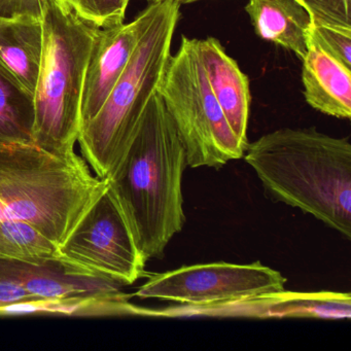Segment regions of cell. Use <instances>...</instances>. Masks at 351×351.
<instances>
[{"label": "cell", "mask_w": 351, "mask_h": 351, "mask_svg": "<svg viewBox=\"0 0 351 351\" xmlns=\"http://www.w3.org/2000/svg\"><path fill=\"white\" fill-rule=\"evenodd\" d=\"M244 161L274 200L351 239V145L315 128H283L248 143Z\"/></svg>", "instance_id": "2"}, {"label": "cell", "mask_w": 351, "mask_h": 351, "mask_svg": "<svg viewBox=\"0 0 351 351\" xmlns=\"http://www.w3.org/2000/svg\"><path fill=\"white\" fill-rule=\"evenodd\" d=\"M153 3L129 23L100 28L90 54L84 80L81 127L101 110L126 69L151 18Z\"/></svg>", "instance_id": "9"}, {"label": "cell", "mask_w": 351, "mask_h": 351, "mask_svg": "<svg viewBox=\"0 0 351 351\" xmlns=\"http://www.w3.org/2000/svg\"><path fill=\"white\" fill-rule=\"evenodd\" d=\"M310 40L315 43L326 54L334 57L345 66L351 67V32L326 27L312 26Z\"/></svg>", "instance_id": "20"}, {"label": "cell", "mask_w": 351, "mask_h": 351, "mask_svg": "<svg viewBox=\"0 0 351 351\" xmlns=\"http://www.w3.org/2000/svg\"><path fill=\"white\" fill-rule=\"evenodd\" d=\"M43 0H0V17L42 16Z\"/></svg>", "instance_id": "21"}, {"label": "cell", "mask_w": 351, "mask_h": 351, "mask_svg": "<svg viewBox=\"0 0 351 351\" xmlns=\"http://www.w3.org/2000/svg\"><path fill=\"white\" fill-rule=\"evenodd\" d=\"M186 151L191 168L215 169L241 159L245 145L228 124L207 81L197 38L182 36L158 87Z\"/></svg>", "instance_id": "6"}, {"label": "cell", "mask_w": 351, "mask_h": 351, "mask_svg": "<svg viewBox=\"0 0 351 351\" xmlns=\"http://www.w3.org/2000/svg\"><path fill=\"white\" fill-rule=\"evenodd\" d=\"M302 82L306 101L314 110L338 119L351 118V71L309 40Z\"/></svg>", "instance_id": "13"}, {"label": "cell", "mask_w": 351, "mask_h": 351, "mask_svg": "<svg viewBox=\"0 0 351 351\" xmlns=\"http://www.w3.org/2000/svg\"><path fill=\"white\" fill-rule=\"evenodd\" d=\"M311 16L313 25L351 32V0H298Z\"/></svg>", "instance_id": "19"}, {"label": "cell", "mask_w": 351, "mask_h": 351, "mask_svg": "<svg viewBox=\"0 0 351 351\" xmlns=\"http://www.w3.org/2000/svg\"><path fill=\"white\" fill-rule=\"evenodd\" d=\"M34 96L0 71V143H34Z\"/></svg>", "instance_id": "16"}, {"label": "cell", "mask_w": 351, "mask_h": 351, "mask_svg": "<svg viewBox=\"0 0 351 351\" xmlns=\"http://www.w3.org/2000/svg\"><path fill=\"white\" fill-rule=\"evenodd\" d=\"M285 283L287 278L280 272L260 262H217L153 275L134 295L204 308L279 293L285 291Z\"/></svg>", "instance_id": "8"}, {"label": "cell", "mask_w": 351, "mask_h": 351, "mask_svg": "<svg viewBox=\"0 0 351 351\" xmlns=\"http://www.w3.org/2000/svg\"><path fill=\"white\" fill-rule=\"evenodd\" d=\"M186 151L163 99L149 100L134 136L106 178L147 260L162 258L186 223Z\"/></svg>", "instance_id": "1"}, {"label": "cell", "mask_w": 351, "mask_h": 351, "mask_svg": "<svg viewBox=\"0 0 351 351\" xmlns=\"http://www.w3.org/2000/svg\"><path fill=\"white\" fill-rule=\"evenodd\" d=\"M59 258V246L34 226L0 219V260L43 263Z\"/></svg>", "instance_id": "17"}, {"label": "cell", "mask_w": 351, "mask_h": 351, "mask_svg": "<svg viewBox=\"0 0 351 351\" xmlns=\"http://www.w3.org/2000/svg\"><path fill=\"white\" fill-rule=\"evenodd\" d=\"M0 279L13 281L40 299L128 301L120 283L73 272L59 258L43 263L0 260Z\"/></svg>", "instance_id": "10"}, {"label": "cell", "mask_w": 351, "mask_h": 351, "mask_svg": "<svg viewBox=\"0 0 351 351\" xmlns=\"http://www.w3.org/2000/svg\"><path fill=\"white\" fill-rule=\"evenodd\" d=\"M106 188L75 152L0 143V219L29 223L58 246Z\"/></svg>", "instance_id": "3"}, {"label": "cell", "mask_w": 351, "mask_h": 351, "mask_svg": "<svg viewBox=\"0 0 351 351\" xmlns=\"http://www.w3.org/2000/svg\"><path fill=\"white\" fill-rule=\"evenodd\" d=\"M197 49L207 81L230 128L240 143L247 147L250 119V80L242 73L237 62L229 56L219 40L207 38L197 40Z\"/></svg>", "instance_id": "11"}, {"label": "cell", "mask_w": 351, "mask_h": 351, "mask_svg": "<svg viewBox=\"0 0 351 351\" xmlns=\"http://www.w3.org/2000/svg\"><path fill=\"white\" fill-rule=\"evenodd\" d=\"M138 44L101 110L80 130L82 157L100 180L120 161L145 114L171 56L180 5L155 1Z\"/></svg>", "instance_id": "4"}, {"label": "cell", "mask_w": 351, "mask_h": 351, "mask_svg": "<svg viewBox=\"0 0 351 351\" xmlns=\"http://www.w3.org/2000/svg\"><path fill=\"white\" fill-rule=\"evenodd\" d=\"M44 46L42 18L0 17V71L34 96Z\"/></svg>", "instance_id": "12"}, {"label": "cell", "mask_w": 351, "mask_h": 351, "mask_svg": "<svg viewBox=\"0 0 351 351\" xmlns=\"http://www.w3.org/2000/svg\"><path fill=\"white\" fill-rule=\"evenodd\" d=\"M40 299L30 295L21 285L13 281L0 279V308L5 306L18 305Z\"/></svg>", "instance_id": "22"}, {"label": "cell", "mask_w": 351, "mask_h": 351, "mask_svg": "<svg viewBox=\"0 0 351 351\" xmlns=\"http://www.w3.org/2000/svg\"><path fill=\"white\" fill-rule=\"evenodd\" d=\"M59 254L73 272L123 287L145 275L147 258L108 186L59 246Z\"/></svg>", "instance_id": "7"}, {"label": "cell", "mask_w": 351, "mask_h": 351, "mask_svg": "<svg viewBox=\"0 0 351 351\" xmlns=\"http://www.w3.org/2000/svg\"><path fill=\"white\" fill-rule=\"evenodd\" d=\"M244 10L258 38L295 53L303 60L313 21L298 0H248Z\"/></svg>", "instance_id": "14"}, {"label": "cell", "mask_w": 351, "mask_h": 351, "mask_svg": "<svg viewBox=\"0 0 351 351\" xmlns=\"http://www.w3.org/2000/svg\"><path fill=\"white\" fill-rule=\"evenodd\" d=\"M129 3H130V0H128Z\"/></svg>", "instance_id": "24"}, {"label": "cell", "mask_w": 351, "mask_h": 351, "mask_svg": "<svg viewBox=\"0 0 351 351\" xmlns=\"http://www.w3.org/2000/svg\"><path fill=\"white\" fill-rule=\"evenodd\" d=\"M42 60L34 92V145L51 153H75L81 130L84 80L100 28L65 0H43Z\"/></svg>", "instance_id": "5"}, {"label": "cell", "mask_w": 351, "mask_h": 351, "mask_svg": "<svg viewBox=\"0 0 351 351\" xmlns=\"http://www.w3.org/2000/svg\"><path fill=\"white\" fill-rule=\"evenodd\" d=\"M155 1H174V3H180V5H186V3H193L199 1V0H155Z\"/></svg>", "instance_id": "23"}, {"label": "cell", "mask_w": 351, "mask_h": 351, "mask_svg": "<svg viewBox=\"0 0 351 351\" xmlns=\"http://www.w3.org/2000/svg\"><path fill=\"white\" fill-rule=\"evenodd\" d=\"M244 310H252L258 317H307L322 319H349L351 298L349 293H291L272 295L241 301Z\"/></svg>", "instance_id": "15"}, {"label": "cell", "mask_w": 351, "mask_h": 351, "mask_svg": "<svg viewBox=\"0 0 351 351\" xmlns=\"http://www.w3.org/2000/svg\"><path fill=\"white\" fill-rule=\"evenodd\" d=\"M75 13L99 28L124 23L128 0H65Z\"/></svg>", "instance_id": "18"}]
</instances>
